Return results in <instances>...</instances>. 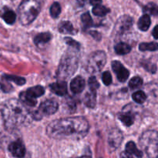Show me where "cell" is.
Listing matches in <instances>:
<instances>
[{"instance_id":"10","label":"cell","mask_w":158,"mask_h":158,"mask_svg":"<svg viewBox=\"0 0 158 158\" xmlns=\"http://www.w3.org/2000/svg\"><path fill=\"white\" fill-rule=\"evenodd\" d=\"M133 26V19L129 15H123L120 17L115 25V29L117 34H123L129 30Z\"/></svg>"},{"instance_id":"14","label":"cell","mask_w":158,"mask_h":158,"mask_svg":"<svg viewBox=\"0 0 158 158\" xmlns=\"http://www.w3.org/2000/svg\"><path fill=\"white\" fill-rule=\"evenodd\" d=\"M85 88V81L83 77H75L73 80L71 81L70 83V89L73 94H80L83 91Z\"/></svg>"},{"instance_id":"4","label":"cell","mask_w":158,"mask_h":158,"mask_svg":"<svg viewBox=\"0 0 158 158\" xmlns=\"http://www.w3.org/2000/svg\"><path fill=\"white\" fill-rule=\"evenodd\" d=\"M77 49H69L63 55L60 60L57 77L60 79H66L70 77L77 70L78 66V54Z\"/></svg>"},{"instance_id":"26","label":"cell","mask_w":158,"mask_h":158,"mask_svg":"<svg viewBox=\"0 0 158 158\" xmlns=\"http://www.w3.org/2000/svg\"><path fill=\"white\" fill-rule=\"evenodd\" d=\"M132 97L136 103H140V104L144 103L145 100H147V96L146 94H145V93L140 90L134 93L132 95Z\"/></svg>"},{"instance_id":"17","label":"cell","mask_w":158,"mask_h":158,"mask_svg":"<svg viewBox=\"0 0 158 158\" xmlns=\"http://www.w3.org/2000/svg\"><path fill=\"white\" fill-rule=\"evenodd\" d=\"M96 102H97V93L95 90H89L87 94L85 95L84 103L88 107L93 108L95 106Z\"/></svg>"},{"instance_id":"27","label":"cell","mask_w":158,"mask_h":158,"mask_svg":"<svg viewBox=\"0 0 158 158\" xmlns=\"http://www.w3.org/2000/svg\"><path fill=\"white\" fill-rule=\"evenodd\" d=\"M143 11L148 13L151 14V15L158 16V6L154 4V3H149L144 8H143Z\"/></svg>"},{"instance_id":"35","label":"cell","mask_w":158,"mask_h":158,"mask_svg":"<svg viewBox=\"0 0 158 158\" xmlns=\"http://www.w3.org/2000/svg\"><path fill=\"white\" fill-rule=\"evenodd\" d=\"M90 35L96 39L97 40H100L101 38V35L98 32H91Z\"/></svg>"},{"instance_id":"12","label":"cell","mask_w":158,"mask_h":158,"mask_svg":"<svg viewBox=\"0 0 158 158\" xmlns=\"http://www.w3.org/2000/svg\"><path fill=\"white\" fill-rule=\"evenodd\" d=\"M9 151L12 154V156L15 157H23L26 154V148L20 140L11 143L9 146Z\"/></svg>"},{"instance_id":"7","label":"cell","mask_w":158,"mask_h":158,"mask_svg":"<svg viewBox=\"0 0 158 158\" xmlns=\"http://www.w3.org/2000/svg\"><path fill=\"white\" fill-rule=\"evenodd\" d=\"M45 89L41 86H35L29 88L25 92H22L19 94V98L22 103L27 106H35L36 104V98L41 97L44 94Z\"/></svg>"},{"instance_id":"5","label":"cell","mask_w":158,"mask_h":158,"mask_svg":"<svg viewBox=\"0 0 158 158\" xmlns=\"http://www.w3.org/2000/svg\"><path fill=\"white\" fill-rule=\"evenodd\" d=\"M140 145L149 158H158V132L147 131L142 134Z\"/></svg>"},{"instance_id":"9","label":"cell","mask_w":158,"mask_h":158,"mask_svg":"<svg viewBox=\"0 0 158 158\" xmlns=\"http://www.w3.org/2000/svg\"><path fill=\"white\" fill-rule=\"evenodd\" d=\"M123 134L119 129H113L110 132L109 137H108V143H109L110 148L111 151H115L119 148L123 141Z\"/></svg>"},{"instance_id":"2","label":"cell","mask_w":158,"mask_h":158,"mask_svg":"<svg viewBox=\"0 0 158 158\" xmlns=\"http://www.w3.org/2000/svg\"><path fill=\"white\" fill-rule=\"evenodd\" d=\"M2 116L6 129L13 130L27 122L29 113L24 103L16 99H11L3 105Z\"/></svg>"},{"instance_id":"34","label":"cell","mask_w":158,"mask_h":158,"mask_svg":"<svg viewBox=\"0 0 158 158\" xmlns=\"http://www.w3.org/2000/svg\"><path fill=\"white\" fill-rule=\"evenodd\" d=\"M143 66L146 69H148L149 72L152 73H154L157 70V66H155L154 64H152V63H147L146 64H143Z\"/></svg>"},{"instance_id":"21","label":"cell","mask_w":158,"mask_h":158,"mask_svg":"<svg viewBox=\"0 0 158 158\" xmlns=\"http://www.w3.org/2000/svg\"><path fill=\"white\" fill-rule=\"evenodd\" d=\"M118 118L127 127L131 126L134 122V117L131 113H122L119 114Z\"/></svg>"},{"instance_id":"39","label":"cell","mask_w":158,"mask_h":158,"mask_svg":"<svg viewBox=\"0 0 158 158\" xmlns=\"http://www.w3.org/2000/svg\"><path fill=\"white\" fill-rule=\"evenodd\" d=\"M77 1L80 6H83L85 5V3H86V0H77Z\"/></svg>"},{"instance_id":"28","label":"cell","mask_w":158,"mask_h":158,"mask_svg":"<svg viewBox=\"0 0 158 158\" xmlns=\"http://www.w3.org/2000/svg\"><path fill=\"white\" fill-rule=\"evenodd\" d=\"M49 12H50V15L52 18H57L61 12V7H60V3L56 2H54L51 6Z\"/></svg>"},{"instance_id":"11","label":"cell","mask_w":158,"mask_h":158,"mask_svg":"<svg viewBox=\"0 0 158 158\" xmlns=\"http://www.w3.org/2000/svg\"><path fill=\"white\" fill-rule=\"evenodd\" d=\"M112 69L120 82H125L129 77V71L123 66L120 62L117 60H114L112 62Z\"/></svg>"},{"instance_id":"24","label":"cell","mask_w":158,"mask_h":158,"mask_svg":"<svg viewBox=\"0 0 158 158\" xmlns=\"http://www.w3.org/2000/svg\"><path fill=\"white\" fill-rule=\"evenodd\" d=\"M109 12L110 9L108 8L105 7L104 6H101V5L95 6L93 9V13L97 15V16H104Z\"/></svg>"},{"instance_id":"15","label":"cell","mask_w":158,"mask_h":158,"mask_svg":"<svg viewBox=\"0 0 158 158\" xmlns=\"http://www.w3.org/2000/svg\"><path fill=\"white\" fill-rule=\"evenodd\" d=\"M51 91L58 96H64L67 94V83L65 81H60L49 85Z\"/></svg>"},{"instance_id":"13","label":"cell","mask_w":158,"mask_h":158,"mask_svg":"<svg viewBox=\"0 0 158 158\" xmlns=\"http://www.w3.org/2000/svg\"><path fill=\"white\" fill-rule=\"evenodd\" d=\"M0 17L9 25L13 24L16 19L15 12L8 7H4L0 10Z\"/></svg>"},{"instance_id":"31","label":"cell","mask_w":158,"mask_h":158,"mask_svg":"<svg viewBox=\"0 0 158 158\" xmlns=\"http://www.w3.org/2000/svg\"><path fill=\"white\" fill-rule=\"evenodd\" d=\"M88 84H89V89H90L91 90L96 91L98 89L99 86H100V84H99V83L97 82L95 77H91L89 79V80H88Z\"/></svg>"},{"instance_id":"33","label":"cell","mask_w":158,"mask_h":158,"mask_svg":"<svg viewBox=\"0 0 158 158\" xmlns=\"http://www.w3.org/2000/svg\"><path fill=\"white\" fill-rule=\"evenodd\" d=\"M102 80H103V83H104L106 86H109L111 83H112V77L110 72L106 71L103 73V76H102Z\"/></svg>"},{"instance_id":"19","label":"cell","mask_w":158,"mask_h":158,"mask_svg":"<svg viewBox=\"0 0 158 158\" xmlns=\"http://www.w3.org/2000/svg\"><path fill=\"white\" fill-rule=\"evenodd\" d=\"M151 23V21L149 15L145 14V15H142L140 18L138 23H137V26H138V28L141 31H147L150 28Z\"/></svg>"},{"instance_id":"25","label":"cell","mask_w":158,"mask_h":158,"mask_svg":"<svg viewBox=\"0 0 158 158\" xmlns=\"http://www.w3.org/2000/svg\"><path fill=\"white\" fill-rule=\"evenodd\" d=\"M139 49L141 51H155L158 49V44L155 43H143L140 44Z\"/></svg>"},{"instance_id":"36","label":"cell","mask_w":158,"mask_h":158,"mask_svg":"<svg viewBox=\"0 0 158 158\" xmlns=\"http://www.w3.org/2000/svg\"><path fill=\"white\" fill-rule=\"evenodd\" d=\"M152 34H153V35H154V38H155L156 40H157L158 39V26H156L155 27H154Z\"/></svg>"},{"instance_id":"38","label":"cell","mask_w":158,"mask_h":158,"mask_svg":"<svg viewBox=\"0 0 158 158\" xmlns=\"http://www.w3.org/2000/svg\"><path fill=\"white\" fill-rule=\"evenodd\" d=\"M120 158H133L131 154H127V152H123L120 154Z\"/></svg>"},{"instance_id":"29","label":"cell","mask_w":158,"mask_h":158,"mask_svg":"<svg viewBox=\"0 0 158 158\" xmlns=\"http://www.w3.org/2000/svg\"><path fill=\"white\" fill-rule=\"evenodd\" d=\"M81 20L82 23H83V26L85 28H89L93 26L94 23H93V19L91 18L90 15H89V12H86V13H83L81 16Z\"/></svg>"},{"instance_id":"22","label":"cell","mask_w":158,"mask_h":158,"mask_svg":"<svg viewBox=\"0 0 158 158\" xmlns=\"http://www.w3.org/2000/svg\"><path fill=\"white\" fill-rule=\"evenodd\" d=\"M116 53L118 55H126L129 53L131 50V46L125 43H119L114 47Z\"/></svg>"},{"instance_id":"8","label":"cell","mask_w":158,"mask_h":158,"mask_svg":"<svg viewBox=\"0 0 158 158\" xmlns=\"http://www.w3.org/2000/svg\"><path fill=\"white\" fill-rule=\"evenodd\" d=\"M58 108V103L55 100L53 99L47 100L40 104L38 110L32 115V117L35 120H40L44 116L52 115V114H55Z\"/></svg>"},{"instance_id":"1","label":"cell","mask_w":158,"mask_h":158,"mask_svg":"<svg viewBox=\"0 0 158 158\" xmlns=\"http://www.w3.org/2000/svg\"><path fill=\"white\" fill-rule=\"evenodd\" d=\"M88 131L89 123L83 117H67L54 120L46 129L47 135L56 140H79L86 137Z\"/></svg>"},{"instance_id":"32","label":"cell","mask_w":158,"mask_h":158,"mask_svg":"<svg viewBox=\"0 0 158 158\" xmlns=\"http://www.w3.org/2000/svg\"><path fill=\"white\" fill-rule=\"evenodd\" d=\"M64 40H65V42H66V44H68L69 46H71L72 48L77 49V50H79V49H80V44H79V43H77V41H75V40H73L72 38L67 37V38H65Z\"/></svg>"},{"instance_id":"6","label":"cell","mask_w":158,"mask_h":158,"mask_svg":"<svg viewBox=\"0 0 158 158\" xmlns=\"http://www.w3.org/2000/svg\"><path fill=\"white\" fill-rule=\"evenodd\" d=\"M106 62V56L103 51H96L90 54L87 60L86 69L90 73L100 72Z\"/></svg>"},{"instance_id":"23","label":"cell","mask_w":158,"mask_h":158,"mask_svg":"<svg viewBox=\"0 0 158 158\" xmlns=\"http://www.w3.org/2000/svg\"><path fill=\"white\" fill-rule=\"evenodd\" d=\"M2 78L6 80V81H12L15 83V84L19 85V86H22V85L26 83V80L23 77H17V76L13 75H3Z\"/></svg>"},{"instance_id":"16","label":"cell","mask_w":158,"mask_h":158,"mask_svg":"<svg viewBox=\"0 0 158 158\" xmlns=\"http://www.w3.org/2000/svg\"><path fill=\"white\" fill-rule=\"evenodd\" d=\"M58 29L60 32H61L63 34H70V35H73V34L77 33V31L73 28L72 23L69 21L61 22L59 24Z\"/></svg>"},{"instance_id":"20","label":"cell","mask_w":158,"mask_h":158,"mask_svg":"<svg viewBox=\"0 0 158 158\" xmlns=\"http://www.w3.org/2000/svg\"><path fill=\"white\" fill-rule=\"evenodd\" d=\"M52 39V35L49 32H42V33L38 34L34 38V43L36 45L43 44V43H46Z\"/></svg>"},{"instance_id":"37","label":"cell","mask_w":158,"mask_h":158,"mask_svg":"<svg viewBox=\"0 0 158 158\" xmlns=\"http://www.w3.org/2000/svg\"><path fill=\"white\" fill-rule=\"evenodd\" d=\"M102 0H89V2L93 6H97V5H100V3L101 2Z\"/></svg>"},{"instance_id":"18","label":"cell","mask_w":158,"mask_h":158,"mask_svg":"<svg viewBox=\"0 0 158 158\" xmlns=\"http://www.w3.org/2000/svg\"><path fill=\"white\" fill-rule=\"evenodd\" d=\"M126 152L129 154L135 155L138 158H141L143 157V153L137 148L135 143L133 141H130L126 145Z\"/></svg>"},{"instance_id":"40","label":"cell","mask_w":158,"mask_h":158,"mask_svg":"<svg viewBox=\"0 0 158 158\" xmlns=\"http://www.w3.org/2000/svg\"><path fill=\"white\" fill-rule=\"evenodd\" d=\"M77 158H91V157H89V156H82V157H77Z\"/></svg>"},{"instance_id":"30","label":"cell","mask_w":158,"mask_h":158,"mask_svg":"<svg viewBox=\"0 0 158 158\" xmlns=\"http://www.w3.org/2000/svg\"><path fill=\"white\" fill-rule=\"evenodd\" d=\"M142 84H143V80H142V79L139 77H133L129 82V86L131 89L139 88L140 86H141Z\"/></svg>"},{"instance_id":"3","label":"cell","mask_w":158,"mask_h":158,"mask_svg":"<svg viewBox=\"0 0 158 158\" xmlns=\"http://www.w3.org/2000/svg\"><path fill=\"white\" fill-rule=\"evenodd\" d=\"M43 0H23L19 6V18L23 26H27L35 19L41 10Z\"/></svg>"}]
</instances>
